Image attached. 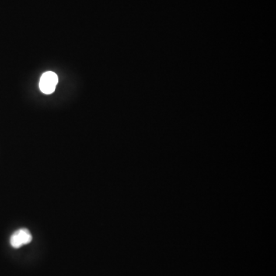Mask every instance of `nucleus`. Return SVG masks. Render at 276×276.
<instances>
[{
  "mask_svg": "<svg viewBox=\"0 0 276 276\" xmlns=\"http://www.w3.org/2000/svg\"><path fill=\"white\" fill-rule=\"evenodd\" d=\"M58 83V76L53 71H47L42 75L39 81V88L43 93L50 95L55 90Z\"/></svg>",
  "mask_w": 276,
  "mask_h": 276,
  "instance_id": "nucleus-1",
  "label": "nucleus"
},
{
  "mask_svg": "<svg viewBox=\"0 0 276 276\" xmlns=\"http://www.w3.org/2000/svg\"><path fill=\"white\" fill-rule=\"evenodd\" d=\"M32 240V236L30 232L26 229H21L14 232L11 236V246L15 249H19L24 245L30 243Z\"/></svg>",
  "mask_w": 276,
  "mask_h": 276,
  "instance_id": "nucleus-2",
  "label": "nucleus"
}]
</instances>
